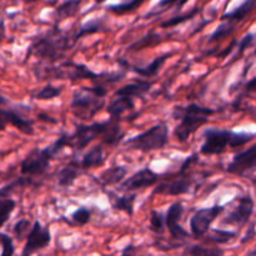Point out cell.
I'll return each mask as SVG.
<instances>
[{"label":"cell","mask_w":256,"mask_h":256,"mask_svg":"<svg viewBox=\"0 0 256 256\" xmlns=\"http://www.w3.org/2000/svg\"><path fill=\"white\" fill-rule=\"evenodd\" d=\"M172 114L174 119H180V122L174 129V136L179 142H185L209 122V116L215 114V110L198 104H189L188 106L178 105L172 109Z\"/></svg>","instance_id":"1"},{"label":"cell","mask_w":256,"mask_h":256,"mask_svg":"<svg viewBox=\"0 0 256 256\" xmlns=\"http://www.w3.org/2000/svg\"><path fill=\"white\" fill-rule=\"evenodd\" d=\"M256 136L250 132H236L228 129L209 128L204 132V142L200 148L202 155H220L226 152L228 146L240 148L246 145Z\"/></svg>","instance_id":"2"},{"label":"cell","mask_w":256,"mask_h":256,"mask_svg":"<svg viewBox=\"0 0 256 256\" xmlns=\"http://www.w3.org/2000/svg\"><path fill=\"white\" fill-rule=\"evenodd\" d=\"M68 146V134H62L49 146L44 149L35 148L20 164V172L25 176H39L45 174L50 164L64 148Z\"/></svg>","instance_id":"3"},{"label":"cell","mask_w":256,"mask_h":256,"mask_svg":"<svg viewBox=\"0 0 256 256\" xmlns=\"http://www.w3.org/2000/svg\"><path fill=\"white\" fill-rule=\"evenodd\" d=\"M69 48L70 38L55 28L30 45L26 58H29L30 55H36L42 59L58 60L64 56L65 52Z\"/></svg>","instance_id":"4"},{"label":"cell","mask_w":256,"mask_h":256,"mask_svg":"<svg viewBox=\"0 0 256 256\" xmlns=\"http://www.w3.org/2000/svg\"><path fill=\"white\" fill-rule=\"evenodd\" d=\"M169 142V128L164 124H158L146 132L138 134L125 140V149L138 150L142 152H150L162 150Z\"/></svg>","instance_id":"5"},{"label":"cell","mask_w":256,"mask_h":256,"mask_svg":"<svg viewBox=\"0 0 256 256\" xmlns=\"http://www.w3.org/2000/svg\"><path fill=\"white\" fill-rule=\"evenodd\" d=\"M105 98L99 96L90 90V88H82L75 92L72 100V109L80 119H92L104 108Z\"/></svg>","instance_id":"6"},{"label":"cell","mask_w":256,"mask_h":256,"mask_svg":"<svg viewBox=\"0 0 256 256\" xmlns=\"http://www.w3.org/2000/svg\"><path fill=\"white\" fill-rule=\"evenodd\" d=\"M109 122H94V124H78L74 134L68 135V146L76 152H82L98 138L102 136L109 126Z\"/></svg>","instance_id":"7"},{"label":"cell","mask_w":256,"mask_h":256,"mask_svg":"<svg viewBox=\"0 0 256 256\" xmlns=\"http://www.w3.org/2000/svg\"><path fill=\"white\" fill-rule=\"evenodd\" d=\"M225 208L222 205H214L212 208L199 209L190 219V230L195 238H204L209 232L212 222L224 212Z\"/></svg>","instance_id":"8"},{"label":"cell","mask_w":256,"mask_h":256,"mask_svg":"<svg viewBox=\"0 0 256 256\" xmlns=\"http://www.w3.org/2000/svg\"><path fill=\"white\" fill-rule=\"evenodd\" d=\"M52 242V234L48 226H42L40 222H35L26 235V242L22 256H32L35 252L48 248Z\"/></svg>","instance_id":"9"},{"label":"cell","mask_w":256,"mask_h":256,"mask_svg":"<svg viewBox=\"0 0 256 256\" xmlns=\"http://www.w3.org/2000/svg\"><path fill=\"white\" fill-rule=\"evenodd\" d=\"M160 179H162V175L152 172L150 168H144V169L132 174L128 179L122 180L120 182V189L124 190V192H134V190L145 189V188L154 186Z\"/></svg>","instance_id":"10"},{"label":"cell","mask_w":256,"mask_h":256,"mask_svg":"<svg viewBox=\"0 0 256 256\" xmlns=\"http://www.w3.org/2000/svg\"><path fill=\"white\" fill-rule=\"evenodd\" d=\"M252 212H254V200L250 195H244V196L239 198L235 209L222 220V222L226 225L242 228L249 222Z\"/></svg>","instance_id":"11"},{"label":"cell","mask_w":256,"mask_h":256,"mask_svg":"<svg viewBox=\"0 0 256 256\" xmlns=\"http://www.w3.org/2000/svg\"><path fill=\"white\" fill-rule=\"evenodd\" d=\"M226 172L232 175H244L249 172H256V145L235 155L232 162L228 165Z\"/></svg>","instance_id":"12"},{"label":"cell","mask_w":256,"mask_h":256,"mask_svg":"<svg viewBox=\"0 0 256 256\" xmlns=\"http://www.w3.org/2000/svg\"><path fill=\"white\" fill-rule=\"evenodd\" d=\"M182 212H184V206H182V202H176L170 205L166 215H165V226L168 228L170 235L174 239H185V238H189L190 235L180 225V219L182 216Z\"/></svg>","instance_id":"13"},{"label":"cell","mask_w":256,"mask_h":256,"mask_svg":"<svg viewBox=\"0 0 256 256\" xmlns=\"http://www.w3.org/2000/svg\"><path fill=\"white\" fill-rule=\"evenodd\" d=\"M192 185V179L190 176L175 178L170 182H160L154 189V194L169 195V196H179L190 192V188Z\"/></svg>","instance_id":"14"},{"label":"cell","mask_w":256,"mask_h":256,"mask_svg":"<svg viewBox=\"0 0 256 256\" xmlns=\"http://www.w3.org/2000/svg\"><path fill=\"white\" fill-rule=\"evenodd\" d=\"M172 54H174V52H166V54L162 55V56L155 58V59L152 60V62H150L149 65H146V66H144V68L135 66V65L129 64L128 62H125V60H122V59L119 60V62L122 65V66H125L126 69L129 68V70L136 72V74L140 75V76H142V78H154V76H156L158 74H159V72H160V69L162 68V65L166 62V60L169 59L170 56H172Z\"/></svg>","instance_id":"15"},{"label":"cell","mask_w":256,"mask_h":256,"mask_svg":"<svg viewBox=\"0 0 256 256\" xmlns=\"http://www.w3.org/2000/svg\"><path fill=\"white\" fill-rule=\"evenodd\" d=\"M128 175V169L122 165H115V166L109 168L104 170L99 176L95 178L98 184L102 186H112V185H118L125 179Z\"/></svg>","instance_id":"16"},{"label":"cell","mask_w":256,"mask_h":256,"mask_svg":"<svg viewBox=\"0 0 256 256\" xmlns=\"http://www.w3.org/2000/svg\"><path fill=\"white\" fill-rule=\"evenodd\" d=\"M152 86V82H145V80H138V82H130V84L124 85L120 89L116 90L115 95H124V96L132 98V99H142L148 92H150Z\"/></svg>","instance_id":"17"},{"label":"cell","mask_w":256,"mask_h":256,"mask_svg":"<svg viewBox=\"0 0 256 256\" xmlns=\"http://www.w3.org/2000/svg\"><path fill=\"white\" fill-rule=\"evenodd\" d=\"M134 106L135 104L132 98L124 96V95H115V98L112 100V102L108 105L106 110L108 112H109L110 118L119 120L120 116H122L125 112L132 109Z\"/></svg>","instance_id":"18"},{"label":"cell","mask_w":256,"mask_h":256,"mask_svg":"<svg viewBox=\"0 0 256 256\" xmlns=\"http://www.w3.org/2000/svg\"><path fill=\"white\" fill-rule=\"evenodd\" d=\"M104 162V149L102 145H95L82 156V162H80V168L85 170L92 169V168L102 166Z\"/></svg>","instance_id":"19"},{"label":"cell","mask_w":256,"mask_h":256,"mask_svg":"<svg viewBox=\"0 0 256 256\" xmlns=\"http://www.w3.org/2000/svg\"><path fill=\"white\" fill-rule=\"evenodd\" d=\"M108 196L110 198L112 208L119 212H124L132 216L134 214V202H135V195H124V196H119V195L114 194L112 192H106Z\"/></svg>","instance_id":"20"},{"label":"cell","mask_w":256,"mask_h":256,"mask_svg":"<svg viewBox=\"0 0 256 256\" xmlns=\"http://www.w3.org/2000/svg\"><path fill=\"white\" fill-rule=\"evenodd\" d=\"M256 8V0H244L242 4H240L236 9H234L232 12H226L222 16V20H228V22H236L240 20L245 19L250 12H252Z\"/></svg>","instance_id":"21"},{"label":"cell","mask_w":256,"mask_h":256,"mask_svg":"<svg viewBox=\"0 0 256 256\" xmlns=\"http://www.w3.org/2000/svg\"><path fill=\"white\" fill-rule=\"evenodd\" d=\"M9 125L14 126L22 134L32 135L34 134V126H32V122L30 119H25L19 112L16 110L9 109Z\"/></svg>","instance_id":"22"},{"label":"cell","mask_w":256,"mask_h":256,"mask_svg":"<svg viewBox=\"0 0 256 256\" xmlns=\"http://www.w3.org/2000/svg\"><path fill=\"white\" fill-rule=\"evenodd\" d=\"M79 168L78 165L69 164L62 168L58 172V184L62 188H70L75 184L76 179L79 178Z\"/></svg>","instance_id":"23"},{"label":"cell","mask_w":256,"mask_h":256,"mask_svg":"<svg viewBox=\"0 0 256 256\" xmlns=\"http://www.w3.org/2000/svg\"><path fill=\"white\" fill-rule=\"evenodd\" d=\"M80 5H82V0H66L60 4L55 9V16H56L58 22L75 16L79 12Z\"/></svg>","instance_id":"24"},{"label":"cell","mask_w":256,"mask_h":256,"mask_svg":"<svg viewBox=\"0 0 256 256\" xmlns=\"http://www.w3.org/2000/svg\"><path fill=\"white\" fill-rule=\"evenodd\" d=\"M104 20L100 19V18H96V19H92V20H88L85 22L84 24L80 26L79 32L75 34L74 36V42H76L78 39H80L82 36L84 35H89V34H94V32H104Z\"/></svg>","instance_id":"25"},{"label":"cell","mask_w":256,"mask_h":256,"mask_svg":"<svg viewBox=\"0 0 256 256\" xmlns=\"http://www.w3.org/2000/svg\"><path fill=\"white\" fill-rule=\"evenodd\" d=\"M164 38L159 34H155V32H149V34L145 35L144 38H142L140 40L135 42L134 44H132L129 46V50H142L146 49V48L155 46V45L160 44L162 42H164Z\"/></svg>","instance_id":"26"},{"label":"cell","mask_w":256,"mask_h":256,"mask_svg":"<svg viewBox=\"0 0 256 256\" xmlns=\"http://www.w3.org/2000/svg\"><path fill=\"white\" fill-rule=\"evenodd\" d=\"M224 252L216 248H206L202 245H192L186 248L182 256H222Z\"/></svg>","instance_id":"27"},{"label":"cell","mask_w":256,"mask_h":256,"mask_svg":"<svg viewBox=\"0 0 256 256\" xmlns=\"http://www.w3.org/2000/svg\"><path fill=\"white\" fill-rule=\"evenodd\" d=\"M146 0H126V2H122L120 4L110 5L108 6L109 12H112L114 14H126V12H132L134 10H136L138 8L142 6Z\"/></svg>","instance_id":"28"},{"label":"cell","mask_w":256,"mask_h":256,"mask_svg":"<svg viewBox=\"0 0 256 256\" xmlns=\"http://www.w3.org/2000/svg\"><path fill=\"white\" fill-rule=\"evenodd\" d=\"M16 202L9 198H0V229L5 225V222L9 220L10 215L15 210Z\"/></svg>","instance_id":"29"},{"label":"cell","mask_w":256,"mask_h":256,"mask_svg":"<svg viewBox=\"0 0 256 256\" xmlns=\"http://www.w3.org/2000/svg\"><path fill=\"white\" fill-rule=\"evenodd\" d=\"M235 30V22H222L220 24L219 26L216 28L214 32L210 35V39L209 42H218V40H222L224 38H228L229 35H232Z\"/></svg>","instance_id":"30"},{"label":"cell","mask_w":256,"mask_h":256,"mask_svg":"<svg viewBox=\"0 0 256 256\" xmlns=\"http://www.w3.org/2000/svg\"><path fill=\"white\" fill-rule=\"evenodd\" d=\"M188 2H189V0H160V2H158V5H156V8H155V10H152V12H150V14H148L146 18L148 16H152V15L159 14V12H164V10L169 9V8H172V6H174L175 9H176L178 12H179V10L182 9V8L184 6V5L186 4Z\"/></svg>","instance_id":"31"},{"label":"cell","mask_w":256,"mask_h":256,"mask_svg":"<svg viewBox=\"0 0 256 256\" xmlns=\"http://www.w3.org/2000/svg\"><path fill=\"white\" fill-rule=\"evenodd\" d=\"M62 92V86H54V85H46V86L42 88V90L36 92L34 95L35 99L38 100H52L55 99V98L60 96Z\"/></svg>","instance_id":"32"},{"label":"cell","mask_w":256,"mask_h":256,"mask_svg":"<svg viewBox=\"0 0 256 256\" xmlns=\"http://www.w3.org/2000/svg\"><path fill=\"white\" fill-rule=\"evenodd\" d=\"M234 238H236V232L215 229L212 230V234L210 236H208V240L212 242H218V244H224V242H230Z\"/></svg>","instance_id":"33"},{"label":"cell","mask_w":256,"mask_h":256,"mask_svg":"<svg viewBox=\"0 0 256 256\" xmlns=\"http://www.w3.org/2000/svg\"><path fill=\"white\" fill-rule=\"evenodd\" d=\"M30 179L32 178L28 176V178H19V179L14 180L12 182H10V184L5 185L4 188H2L0 189V198H8L10 194H12V192H14L16 188L19 186H26V185L30 184Z\"/></svg>","instance_id":"34"},{"label":"cell","mask_w":256,"mask_h":256,"mask_svg":"<svg viewBox=\"0 0 256 256\" xmlns=\"http://www.w3.org/2000/svg\"><path fill=\"white\" fill-rule=\"evenodd\" d=\"M198 12H199V9H192V12H188V14L178 15V16L170 18V19L166 20V22H162V24H160V26H162V28H172V26H176V25L182 24V22H188V20L192 19V18L195 16V14H196Z\"/></svg>","instance_id":"35"},{"label":"cell","mask_w":256,"mask_h":256,"mask_svg":"<svg viewBox=\"0 0 256 256\" xmlns=\"http://www.w3.org/2000/svg\"><path fill=\"white\" fill-rule=\"evenodd\" d=\"M14 250L15 248L12 238L0 232V256H12Z\"/></svg>","instance_id":"36"},{"label":"cell","mask_w":256,"mask_h":256,"mask_svg":"<svg viewBox=\"0 0 256 256\" xmlns=\"http://www.w3.org/2000/svg\"><path fill=\"white\" fill-rule=\"evenodd\" d=\"M165 226V218L162 212L152 210L150 215V229L155 232H162Z\"/></svg>","instance_id":"37"},{"label":"cell","mask_w":256,"mask_h":256,"mask_svg":"<svg viewBox=\"0 0 256 256\" xmlns=\"http://www.w3.org/2000/svg\"><path fill=\"white\" fill-rule=\"evenodd\" d=\"M90 218H92V212L86 208H79L78 210H75L72 215V222H75L79 226H84L88 222H90Z\"/></svg>","instance_id":"38"},{"label":"cell","mask_w":256,"mask_h":256,"mask_svg":"<svg viewBox=\"0 0 256 256\" xmlns=\"http://www.w3.org/2000/svg\"><path fill=\"white\" fill-rule=\"evenodd\" d=\"M30 229H32V224H30L29 220L26 219L19 220L14 226L15 236H16L19 240L24 239V238L28 235V232H30Z\"/></svg>","instance_id":"39"},{"label":"cell","mask_w":256,"mask_h":256,"mask_svg":"<svg viewBox=\"0 0 256 256\" xmlns=\"http://www.w3.org/2000/svg\"><path fill=\"white\" fill-rule=\"evenodd\" d=\"M252 42H254V34H248L242 38V42L239 44V50H238V54L235 55V60L239 59V58L242 56V52H244L245 50H246L252 44Z\"/></svg>","instance_id":"40"},{"label":"cell","mask_w":256,"mask_h":256,"mask_svg":"<svg viewBox=\"0 0 256 256\" xmlns=\"http://www.w3.org/2000/svg\"><path fill=\"white\" fill-rule=\"evenodd\" d=\"M9 125V109L0 108V132H4Z\"/></svg>","instance_id":"41"},{"label":"cell","mask_w":256,"mask_h":256,"mask_svg":"<svg viewBox=\"0 0 256 256\" xmlns=\"http://www.w3.org/2000/svg\"><path fill=\"white\" fill-rule=\"evenodd\" d=\"M246 90L248 92H256V76L252 78L249 82L246 84Z\"/></svg>","instance_id":"42"},{"label":"cell","mask_w":256,"mask_h":256,"mask_svg":"<svg viewBox=\"0 0 256 256\" xmlns=\"http://www.w3.org/2000/svg\"><path fill=\"white\" fill-rule=\"evenodd\" d=\"M5 39V26L4 22H0V42Z\"/></svg>","instance_id":"43"},{"label":"cell","mask_w":256,"mask_h":256,"mask_svg":"<svg viewBox=\"0 0 256 256\" xmlns=\"http://www.w3.org/2000/svg\"><path fill=\"white\" fill-rule=\"evenodd\" d=\"M8 102H8L6 98H4L2 95H0V104H8Z\"/></svg>","instance_id":"44"},{"label":"cell","mask_w":256,"mask_h":256,"mask_svg":"<svg viewBox=\"0 0 256 256\" xmlns=\"http://www.w3.org/2000/svg\"><path fill=\"white\" fill-rule=\"evenodd\" d=\"M24 2H26V4H30V2H40V0H22Z\"/></svg>","instance_id":"45"},{"label":"cell","mask_w":256,"mask_h":256,"mask_svg":"<svg viewBox=\"0 0 256 256\" xmlns=\"http://www.w3.org/2000/svg\"><path fill=\"white\" fill-rule=\"evenodd\" d=\"M252 185H254V190H255V194H256V176L252 178Z\"/></svg>","instance_id":"46"},{"label":"cell","mask_w":256,"mask_h":256,"mask_svg":"<svg viewBox=\"0 0 256 256\" xmlns=\"http://www.w3.org/2000/svg\"><path fill=\"white\" fill-rule=\"evenodd\" d=\"M122 256H134V255H132V254H129V252H124V254H122Z\"/></svg>","instance_id":"47"},{"label":"cell","mask_w":256,"mask_h":256,"mask_svg":"<svg viewBox=\"0 0 256 256\" xmlns=\"http://www.w3.org/2000/svg\"><path fill=\"white\" fill-rule=\"evenodd\" d=\"M105 0H96V4H102V2H104Z\"/></svg>","instance_id":"48"},{"label":"cell","mask_w":256,"mask_h":256,"mask_svg":"<svg viewBox=\"0 0 256 256\" xmlns=\"http://www.w3.org/2000/svg\"><path fill=\"white\" fill-rule=\"evenodd\" d=\"M250 256H256V250H255V252H252V254H250Z\"/></svg>","instance_id":"49"}]
</instances>
